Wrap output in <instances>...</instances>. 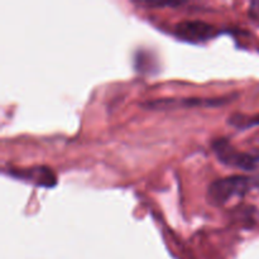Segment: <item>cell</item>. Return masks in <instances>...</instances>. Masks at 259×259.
<instances>
[{"label":"cell","mask_w":259,"mask_h":259,"mask_svg":"<svg viewBox=\"0 0 259 259\" xmlns=\"http://www.w3.org/2000/svg\"><path fill=\"white\" fill-rule=\"evenodd\" d=\"M174 34L190 43H202L220 34V29L202 20H181L175 25Z\"/></svg>","instance_id":"cell-4"},{"label":"cell","mask_w":259,"mask_h":259,"mask_svg":"<svg viewBox=\"0 0 259 259\" xmlns=\"http://www.w3.org/2000/svg\"><path fill=\"white\" fill-rule=\"evenodd\" d=\"M8 175L14 179L22 180V181L28 182V184L35 185L38 187H46L51 189L57 185V177L55 172L46 166H34L29 168H20V169H9Z\"/></svg>","instance_id":"cell-5"},{"label":"cell","mask_w":259,"mask_h":259,"mask_svg":"<svg viewBox=\"0 0 259 259\" xmlns=\"http://www.w3.org/2000/svg\"><path fill=\"white\" fill-rule=\"evenodd\" d=\"M134 4L139 5V7H144V8H177V7H182L186 3L185 2H134Z\"/></svg>","instance_id":"cell-7"},{"label":"cell","mask_w":259,"mask_h":259,"mask_svg":"<svg viewBox=\"0 0 259 259\" xmlns=\"http://www.w3.org/2000/svg\"><path fill=\"white\" fill-rule=\"evenodd\" d=\"M228 124L239 131H245V129L259 125V114L257 115H245V114L240 113L232 114L228 118Z\"/></svg>","instance_id":"cell-6"},{"label":"cell","mask_w":259,"mask_h":259,"mask_svg":"<svg viewBox=\"0 0 259 259\" xmlns=\"http://www.w3.org/2000/svg\"><path fill=\"white\" fill-rule=\"evenodd\" d=\"M237 98L238 94L217 96V98H196V96H192V98L157 99V100H149L147 103L142 104V108L156 111H168L187 108H219V106L232 103Z\"/></svg>","instance_id":"cell-2"},{"label":"cell","mask_w":259,"mask_h":259,"mask_svg":"<svg viewBox=\"0 0 259 259\" xmlns=\"http://www.w3.org/2000/svg\"><path fill=\"white\" fill-rule=\"evenodd\" d=\"M252 187L254 179L242 175L228 176L211 182L207 189V201L214 206H222L230 200L243 197Z\"/></svg>","instance_id":"cell-1"},{"label":"cell","mask_w":259,"mask_h":259,"mask_svg":"<svg viewBox=\"0 0 259 259\" xmlns=\"http://www.w3.org/2000/svg\"><path fill=\"white\" fill-rule=\"evenodd\" d=\"M212 149L222 163L243 171H254L259 164V154L239 152L225 138H219L212 143Z\"/></svg>","instance_id":"cell-3"},{"label":"cell","mask_w":259,"mask_h":259,"mask_svg":"<svg viewBox=\"0 0 259 259\" xmlns=\"http://www.w3.org/2000/svg\"><path fill=\"white\" fill-rule=\"evenodd\" d=\"M253 179H254V187H259V175L258 176L253 177Z\"/></svg>","instance_id":"cell-9"},{"label":"cell","mask_w":259,"mask_h":259,"mask_svg":"<svg viewBox=\"0 0 259 259\" xmlns=\"http://www.w3.org/2000/svg\"><path fill=\"white\" fill-rule=\"evenodd\" d=\"M249 15L252 19H254L255 22L259 23V0H255V2L250 3Z\"/></svg>","instance_id":"cell-8"}]
</instances>
